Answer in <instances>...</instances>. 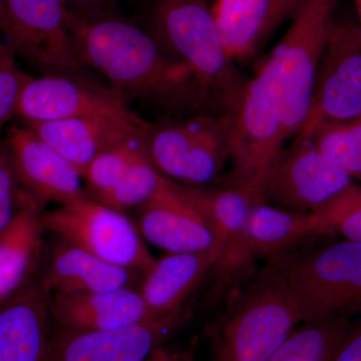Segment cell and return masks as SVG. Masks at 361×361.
<instances>
[{"label":"cell","mask_w":361,"mask_h":361,"mask_svg":"<svg viewBox=\"0 0 361 361\" xmlns=\"http://www.w3.org/2000/svg\"><path fill=\"white\" fill-rule=\"evenodd\" d=\"M6 145L20 186L42 205H65L87 196L80 171L30 128L13 126Z\"/></svg>","instance_id":"cell-14"},{"label":"cell","mask_w":361,"mask_h":361,"mask_svg":"<svg viewBox=\"0 0 361 361\" xmlns=\"http://www.w3.org/2000/svg\"><path fill=\"white\" fill-rule=\"evenodd\" d=\"M68 8L78 11H106L116 0H63Z\"/></svg>","instance_id":"cell-34"},{"label":"cell","mask_w":361,"mask_h":361,"mask_svg":"<svg viewBox=\"0 0 361 361\" xmlns=\"http://www.w3.org/2000/svg\"><path fill=\"white\" fill-rule=\"evenodd\" d=\"M312 139L327 160L361 185V118L325 126Z\"/></svg>","instance_id":"cell-27"},{"label":"cell","mask_w":361,"mask_h":361,"mask_svg":"<svg viewBox=\"0 0 361 361\" xmlns=\"http://www.w3.org/2000/svg\"><path fill=\"white\" fill-rule=\"evenodd\" d=\"M341 0H302L288 32L271 51L282 109L285 141L295 137L310 114L316 71L334 32Z\"/></svg>","instance_id":"cell-6"},{"label":"cell","mask_w":361,"mask_h":361,"mask_svg":"<svg viewBox=\"0 0 361 361\" xmlns=\"http://www.w3.org/2000/svg\"><path fill=\"white\" fill-rule=\"evenodd\" d=\"M66 20L82 65L99 71L126 99L149 102L167 116L226 113L151 32L106 11L66 7Z\"/></svg>","instance_id":"cell-1"},{"label":"cell","mask_w":361,"mask_h":361,"mask_svg":"<svg viewBox=\"0 0 361 361\" xmlns=\"http://www.w3.org/2000/svg\"><path fill=\"white\" fill-rule=\"evenodd\" d=\"M144 361H183V358L178 351L161 346Z\"/></svg>","instance_id":"cell-35"},{"label":"cell","mask_w":361,"mask_h":361,"mask_svg":"<svg viewBox=\"0 0 361 361\" xmlns=\"http://www.w3.org/2000/svg\"><path fill=\"white\" fill-rule=\"evenodd\" d=\"M299 322L295 298L265 267L214 325L208 361H267Z\"/></svg>","instance_id":"cell-4"},{"label":"cell","mask_w":361,"mask_h":361,"mask_svg":"<svg viewBox=\"0 0 361 361\" xmlns=\"http://www.w3.org/2000/svg\"><path fill=\"white\" fill-rule=\"evenodd\" d=\"M361 118V28L353 21L336 23L317 71L310 114L297 135L312 137L325 126Z\"/></svg>","instance_id":"cell-10"},{"label":"cell","mask_w":361,"mask_h":361,"mask_svg":"<svg viewBox=\"0 0 361 361\" xmlns=\"http://www.w3.org/2000/svg\"><path fill=\"white\" fill-rule=\"evenodd\" d=\"M319 236H331L326 220L322 215L292 212L259 202L252 207L238 238L216 266L233 269L252 258L268 259Z\"/></svg>","instance_id":"cell-15"},{"label":"cell","mask_w":361,"mask_h":361,"mask_svg":"<svg viewBox=\"0 0 361 361\" xmlns=\"http://www.w3.org/2000/svg\"><path fill=\"white\" fill-rule=\"evenodd\" d=\"M4 7H6V0H0V35H2V28H4Z\"/></svg>","instance_id":"cell-36"},{"label":"cell","mask_w":361,"mask_h":361,"mask_svg":"<svg viewBox=\"0 0 361 361\" xmlns=\"http://www.w3.org/2000/svg\"><path fill=\"white\" fill-rule=\"evenodd\" d=\"M30 78L21 71L16 54L0 35V127L16 116L21 90Z\"/></svg>","instance_id":"cell-29"},{"label":"cell","mask_w":361,"mask_h":361,"mask_svg":"<svg viewBox=\"0 0 361 361\" xmlns=\"http://www.w3.org/2000/svg\"><path fill=\"white\" fill-rule=\"evenodd\" d=\"M302 0H271L269 13L263 33V42L267 39L284 21L294 16Z\"/></svg>","instance_id":"cell-33"},{"label":"cell","mask_w":361,"mask_h":361,"mask_svg":"<svg viewBox=\"0 0 361 361\" xmlns=\"http://www.w3.org/2000/svg\"><path fill=\"white\" fill-rule=\"evenodd\" d=\"M49 296L42 284L28 281L0 303V361H47Z\"/></svg>","instance_id":"cell-18"},{"label":"cell","mask_w":361,"mask_h":361,"mask_svg":"<svg viewBox=\"0 0 361 361\" xmlns=\"http://www.w3.org/2000/svg\"><path fill=\"white\" fill-rule=\"evenodd\" d=\"M149 32L223 111H234L249 80L228 56L206 0H157Z\"/></svg>","instance_id":"cell-3"},{"label":"cell","mask_w":361,"mask_h":361,"mask_svg":"<svg viewBox=\"0 0 361 361\" xmlns=\"http://www.w3.org/2000/svg\"><path fill=\"white\" fill-rule=\"evenodd\" d=\"M271 0H215L214 18L228 56L234 61L254 56L263 42Z\"/></svg>","instance_id":"cell-24"},{"label":"cell","mask_w":361,"mask_h":361,"mask_svg":"<svg viewBox=\"0 0 361 361\" xmlns=\"http://www.w3.org/2000/svg\"><path fill=\"white\" fill-rule=\"evenodd\" d=\"M165 177L149 160L146 149L135 157L118 183L97 202L123 212L141 207L158 191Z\"/></svg>","instance_id":"cell-26"},{"label":"cell","mask_w":361,"mask_h":361,"mask_svg":"<svg viewBox=\"0 0 361 361\" xmlns=\"http://www.w3.org/2000/svg\"><path fill=\"white\" fill-rule=\"evenodd\" d=\"M303 323L267 361H329L353 322L334 316Z\"/></svg>","instance_id":"cell-25"},{"label":"cell","mask_w":361,"mask_h":361,"mask_svg":"<svg viewBox=\"0 0 361 361\" xmlns=\"http://www.w3.org/2000/svg\"><path fill=\"white\" fill-rule=\"evenodd\" d=\"M21 193L6 142H0V231L18 212Z\"/></svg>","instance_id":"cell-31"},{"label":"cell","mask_w":361,"mask_h":361,"mask_svg":"<svg viewBox=\"0 0 361 361\" xmlns=\"http://www.w3.org/2000/svg\"><path fill=\"white\" fill-rule=\"evenodd\" d=\"M356 2V8H357V14H358V25H360L361 28V0H355Z\"/></svg>","instance_id":"cell-37"},{"label":"cell","mask_w":361,"mask_h":361,"mask_svg":"<svg viewBox=\"0 0 361 361\" xmlns=\"http://www.w3.org/2000/svg\"><path fill=\"white\" fill-rule=\"evenodd\" d=\"M139 229L147 241L168 253L215 249V236L205 218L166 177L158 191L141 206Z\"/></svg>","instance_id":"cell-17"},{"label":"cell","mask_w":361,"mask_h":361,"mask_svg":"<svg viewBox=\"0 0 361 361\" xmlns=\"http://www.w3.org/2000/svg\"><path fill=\"white\" fill-rule=\"evenodd\" d=\"M146 121L132 111H104L56 122L25 123L84 175L97 156L140 137Z\"/></svg>","instance_id":"cell-16"},{"label":"cell","mask_w":361,"mask_h":361,"mask_svg":"<svg viewBox=\"0 0 361 361\" xmlns=\"http://www.w3.org/2000/svg\"><path fill=\"white\" fill-rule=\"evenodd\" d=\"M145 132V130H144ZM144 133L97 156L85 169L82 178L97 200L115 186L135 157L145 151Z\"/></svg>","instance_id":"cell-28"},{"label":"cell","mask_w":361,"mask_h":361,"mask_svg":"<svg viewBox=\"0 0 361 361\" xmlns=\"http://www.w3.org/2000/svg\"><path fill=\"white\" fill-rule=\"evenodd\" d=\"M180 310L132 326L97 331L66 330L51 338L47 361H144L161 348Z\"/></svg>","instance_id":"cell-13"},{"label":"cell","mask_w":361,"mask_h":361,"mask_svg":"<svg viewBox=\"0 0 361 361\" xmlns=\"http://www.w3.org/2000/svg\"><path fill=\"white\" fill-rule=\"evenodd\" d=\"M134 272L63 241L52 253L40 284L49 296L97 293L130 287Z\"/></svg>","instance_id":"cell-22"},{"label":"cell","mask_w":361,"mask_h":361,"mask_svg":"<svg viewBox=\"0 0 361 361\" xmlns=\"http://www.w3.org/2000/svg\"><path fill=\"white\" fill-rule=\"evenodd\" d=\"M232 113L167 116L147 123L144 144L164 177L204 187L222 178L231 157Z\"/></svg>","instance_id":"cell-5"},{"label":"cell","mask_w":361,"mask_h":361,"mask_svg":"<svg viewBox=\"0 0 361 361\" xmlns=\"http://www.w3.org/2000/svg\"><path fill=\"white\" fill-rule=\"evenodd\" d=\"M232 116V168L218 182L244 188L260 202L266 171L286 142L281 97L268 56L249 80Z\"/></svg>","instance_id":"cell-7"},{"label":"cell","mask_w":361,"mask_h":361,"mask_svg":"<svg viewBox=\"0 0 361 361\" xmlns=\"http://www.w3.org/2000/svg\"><path fill=\"white\" fill-rule=\"evenodd\" d=\"M42 221L45 232L111 264L145 274L155 263L132 221L89 196L44 212Z\"/></svg>","instance_id":"cell-9"},{"label":"cell","mask_w":361,"mask_h":361,"mask_svg":"<svg viewBox=\"0 0 361 361\" xmlns=\"http://www.w3.org/2000/svg\"><path fill=\"white\" fill-rule=\"evenodd\" d=\"M104 111H130L127 99L113 87L77 73L28 78L21 90L16 116L25 123L56 122Z\"/></svg>","instance_id":"cell-12"},{"label":"cell","mask_w":361,"mask_h":361,"mask_svg":"<svg viewBox=\"0 0 361 361\" xmlns=\"http://www.w3.org/2000/svg\"><path fill=\"white\" fill-rule=\"evenodd\" d=\"M215 249L196 253H169L156 259L146 273L141 290L145 302L156 317L180 311L207 273L219 262Z\"/></svg>","instance_id":"cell-21"},{"label":"cell","mask_w":361,"mask_h":361,"mask_svg":"<svg viewBox=\"0 0 361 361\" xmlns=\"http://www.w3.org/2000/svg\"><path fill=\"white\" fill-rule=\"evenodd\" d=\"M329 361H361V316L351 323Z\"/></svg>","instance_id":"cell-32"},{"label":"cell","mask_w":361,"mask_h":361,"mask_svg":"<svg viewBox=\"0 0 361 361\" xmlns=\"http://www.w3.org/2000/svg\"><path fill=\"white\" fill-rule=\"evenodd\" d=\"M42 207L23 190L18 212L0 231V303L30 281L45 233Z\"/></svg>","instance_id":"cell-20"},{"label":"cell","mask_w":361,"mask_h":361,"mask_svg":"<svg viewBox=\"0 0 361 361\" xmlns=\"http://www.w3.org/2000/svg\"><path fill=\"white\" fill-rule=\"evenodd\" d=\"M357 185L320 153L312 137L296 135L271 161L259 199L292 212L324 215Z\"/></svg>","instance_id":"cell-8"},{"label":"cell","mask_w":361,"mask_h":361,"mask_svg":"<svg viewBox=\"0 0 361 361\" xmlns=\"http://www.w3.org/2000/svg\"><path fill=\"white\" fill-rule=\"evenodd\" d=\"M49 305L51 319L61 329L75 331L123 329L156 318L140 291L130 287L97 293L51 295Z\"/></svg>","instance_id":"cell-19"},{"label":"cell","mask_w":361,"mask_h":361,"mask_svg":"<svg viewBox=\"0 0 361 361\" xmlns=\"http://www.w3.org/2000/svg\"><path fill=\"white\" fill-rule=\"evenodd\" d=\"M175 183V182H174ZM217 187L176 184L178 192L205 218L215 236L220 259L243 230L258 199L244 188L217 182Z\"/></svg>","instance_id":"cell-23"},{"label":"cell","mask_w":361,"mask_h":361,"mask_svg":"<svg viewBox=\"0 0 361 361\" xmlns=\"http://www.w3.org/2000/svg\"><path fill=\"white\" fill-rule=\"evenodd\" d=\"M286 285L302 322L361 314V243L314 237L267 259L265 265Z\"/></svg>","instance_id":"cell-2"},{"label":"cell","mask_w":361,"mask_h":361,"mask_svg":"<svg viewBox=\"0 0 361 361\" xmlns=\"http://www.w3.org/2000/svg\"><path fill=\"white\" fill-rule=\"evenodd\" d=\"M63 0H6L2 37L16 56L44 70L78 73V58Z\"/></svg>","instance_id":"cell-11"},{"label":"cell","mask_w":361,"mask_h":361,"mask_svg":"<svg viewBox=\"0 0 361 361\" xmlns=\"http://www.w3.org/2000/svg\"><path fill=\"white\" fill-rule=\"evenodd\" d=\"M322 216L326 220L332 236L361 243V185Z\"/></svg>","instance_id":"cell-30"}]
</instances>
